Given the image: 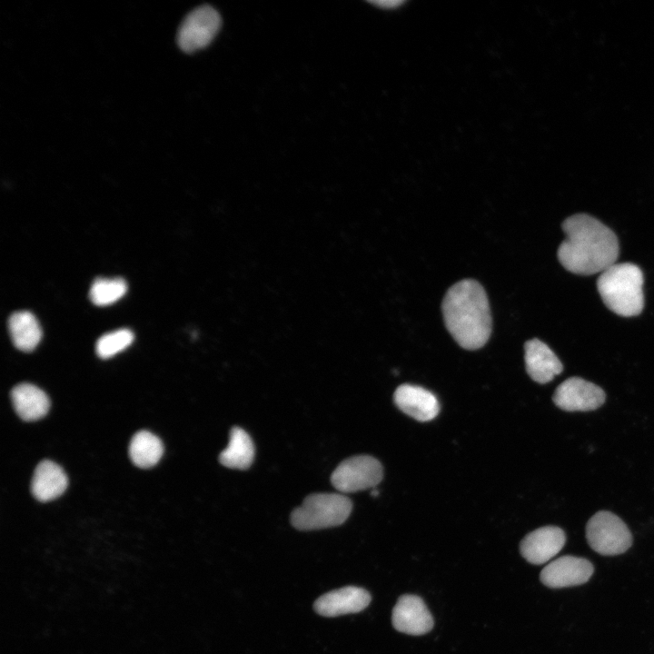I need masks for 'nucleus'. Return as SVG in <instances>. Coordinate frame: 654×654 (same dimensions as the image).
Instances as JSON below:
<instances>
[{"label":"nucleus","instance_id":"14","mask_svg":"<svg viewBox=\"0 0 654 654\" xmlns=\"http://www.w3.org/2000/svg\"><path fill=\"white\" fill-rule=\"evenodd\" d=\"M525 366L530 377L539 383H548L561 373L562 363L550 348L539 339L525 342Z\"/></svg>","mask_w":654,"mask_h":654},{"label":"nucleus","instance_id":"13","mask_svg":"<svg viewBox=\"0 0 654 654\" xmlns=\"http://www.w3.org/2000/svg\"><path fill=\"white\" fill-rule=\"evenodd\" d=\"M393 398L401 411L419 421L434 419L440 411V404L435 395L420 386L400 385Z\"/></svg>","mask_w":654,"mask_h":654},{"label":"nucleus","instance_id":"10","mask_svg":"<svg viewBox=\"0 0 654 654\" xmlns=\"http://www.w3.org/2000/svg\"><path fill=\"white\" fill-rule=\"evenodd\" d=\"M391 622L394 629L409 635H423L433 627V619L424 601L416 595L401 596L393 609Z\"/></svg>","mask_w":654,"mask_h":654},{"label":"nucleus","instance_id":"1","mask_svg":"<svg viewBox=\"0 0 654 654\" xmlns=\"http://www.w3.org/2000/svg\"><path fill=\"white\" fill-rule=\"evenodd\" d=\"M566 239L558 249V259L569 272L590 275L602 272L619 256L615 233L598 219L585 213L568 217L562 223Z\"/></svg>","mask_w":654,"mask_h":654},{"label":"nucleus","instance_id":"20","mask_svg":"<svg viewBox=\"0 0 654 654\" xmlns=\"http://www.w3.org/2000/svg\"><path fill=\"white\" fill-rule=\"evenodd\" d=\"M126 291L127 284L123 278H97L91 285L89 297L94 304L105 306L121 299Z\"/></svg>","mask_w":654,"mask_h":654},{"label":"nucleus","instance_id":"23","mask_svg":"<svg viewBox=\"0 0 654 654\" xmlns=\"http://www.w3.org/2000/svg\"><path fill=\"white\" fill-rule=\"evenodd\" d=\"M378 494H379V491L376 490H372V496H377Z\"/></svg>","mask_w":654,"mask_h":654},{"label":"nucleus","instance_id":"11","mask_svg":"<svg viewBox=\"0 0 654 654\" xmlns=\"http://www.w3.org/2000/svg\"><path fill=\"white\" fill-rule=\"evenodd\" d=\"M565 541L566 536L560 528L545 526L526 535L520 542V550L528 562L540 565L558 554Z\"/></svg>","mask_w":654,"mask_h":654},{"label":"nucleus","instance_id":"5","mask_svg":"<svg viewBox=\"0 0 654 654\" xmlns=\"http://www.w3.org/2000/svg\"><path fill=\"white\" fill-rule=\"evenodd\" d=\"M586 539L590 547L603 556L622 554L632 544L628 526L619 516L608 510H600L589 520Z\"/></svg>","mask_w":654,"mask_h":654},{"label":"nucleus","instance_id":"4","mask_svg":"<svg viewBox=\"0 0 654 654\" xmlns=\"http://www.w3.org/2000/svg\"><path fill=\"white\" fill-rule=\"evenodd\" d=\"M352 508V501L342 494L315 493L292 512L291 522L300 530L335 527L348 519Z\"/></svg>","mask_w":654,"mask_h":654},{"label":"nucleus","instance_id":"3","mask_svg":"<svg viewBox=\"0 0 654 654\" xmlns=\"http://www.w3.org/2000/svg\"><path fill=\"white\" fill-rule=\"evenodd\" d=\"M643 273L630 263H614L601 272L597 288L605 305L619 316L639 315L644 306Z\"/></svg>","mask_w":654,"mask_h":654},{"label":"nucleus","instance_id":"6","mask_svg":"<svg viewBox=\"0 0 654 654\" xmlns=\"http://www.w3.org/2000/svg\"><path fill=\"white\" fill-rule=\"evenodd\" d=\"M382 476L379 461L369 455H358L342 461L333 471L331 481L339 491L350 493L375 487Z\"/></svg>","mask_w":654,"mask_h":654},{"label":"nucleus","instance_id":"19","mask_svg":"<svg viewBox=\"0 0 654 654\" xmlns=\"http://www.w3.org/2000/svg\"><path fill=\"white\" fill-rule=\"evenodd\" d=\"M164 447L160 439L147 431L135 433L129 446L130 459L140 468L155 465L161 459Z\"/></svg>","mask_w":654,"mask_h":654},{"label":"nucleus","instance_id":"7","mask_svg":"<svg viewBox=\"0 0 654 654\" xmlns=\"http://www.w3.org/2000/svg\"><path fill=\"white\" fill-rule=\"evenodd\" d=\"M219 13L210 5H202L190 12L177 33V44L186 53L206 47L221 27Z\"/></svg>","mask_w":654,"mask_h":654},{"label":"nucleus","instance_id":"21","mask_svg":"<svg viewBox=\"0 0 654 654\" xmlns=\"http://www.w3.org/2000/svg\"><path fill=\"white\" fill-rule=\"evenodd\" d=\"M134 341V333L129 329H119L101 336L95 344V352L100 358L107 359L128 347Z\"/></svg>","mask_w":654,"mask_h":654},{"label":"nucleus","instance_id":"9","mask_svg":"<svg viewBox=\"0 0 654 654\" xmlns=\"http://www.w3.org/2000/svg\"><path fill=\"white\" fill-rule=\"evenodd\" d=\"M593 571V565L587 559L566 555L545 566L540 580L549 588L572 587L586 583Z\"/></svg>","mask_w":654,"mask_h":654},{"label":"nucleus","instance_id":"18","mask_svg":"<svg viewBox=\"0 0 654 654\" xmlns=\"http://www.w3.org/2000/svg\"><path fill=\"white\" fill-rule=\"evenodd\" d=\"M254 457V446L249 434L239 427L232 428L228 446L220 453V462L231 469H248Z\"/></svg>","mask_w":654,"mask_h":654},{"label":"nucleus","instance_id":"8","mask_svg":"<svg viewBox=\"0 0 654 654\" xmlns=\"http://www.w3.org/2000/svg\"><path fill=\"white\" fill-rule=\"evenodd\" d=\"M606 399L598 385L580 377H570L561 382L552 396L553 402L566 411H589L600 407Z\"/></svg>","mask_w":654,"mask_h":654},{"label":"nucleus","instance_id":"17","mask_svg":"<svg viewBox=\"0 0 654 654\" xmlns=\"http://www.w3.org/2000/svg\"><path fill=\"white\" fill-rule=\"evenodd\" d=\"M8 330L14 345L20 351L31 352L41 341L40 324L35 315L27 311L11 314Z\"/></svg>","mask_w":654,"mask_h":654},{"label":"nucleus","instance_id":"15","mask_svg":"<svg viewBox=\"0 0 654 654\" xmlns=\"http://www.w3.org/2000/svg\"><path fill=\"white\" fill-rule=\"evenodd\" d=\"M67 487V477L63 469L51 461H41L35 470L31 491L40 501H48L60 496Z\"/></svg>","mask_w":654,"mask_h":654},{"label":"nucleus","instance_id":"22","mask_svg":"<svg viewBox=\"0 0 654 654\" xmlns=\"http://www.w3.org/2000/svg\"><path fill=\"white\" fill-rule=\"evenodd\" d=\"M370 3L378 5L382 8H394L398 5H401L403 1H398V0H378V1H370Z\"/></svg>","mask_w":654,"mask_h":654},{"label":"nucleus","instance_id":"2","mask_svg":"<svg viewBox=\"0 0 654 654\" xmlns=\"http://www.w3.org/2000/svg\"><path fill=\"white\" fill-rule=\"evenodd\" d=\"M444 323L455 342L466 350H477L491 333V315L487 294L475 280L465 279L453 284L442 304Z\"/></svg>","mask_w":654,"mask_h":654},{"label":"nucleus","instance_id":"16","mask_svg":"<svg viewBox=\"0 0 654 654\" xmlns=\"http://www.w3.org/2000/svg\"><path fill=\"white\" fill-rule=\"evenodd\" d=\"M11 399L18 416L27 421L41 419L50 407L45 392L30 383L16 385L11 391Z\"/></svg>","mask_w":654,"mask_h":654},{"label":"nucleus","instance_id":"12","mask_svg":"<svg viewBox=\"0 0 654 654\" xmlns=\"http://www.w3.org/2000/svg\"><path fill=\"white\" fill-rule=\"evenodd\" d=\"M371 601L370 593L360 587L347 586L322 595L314 602L315 611L324 617L356 613Z\"/></svg>","mask_w":654,"mask_h":654}]
</instances>
